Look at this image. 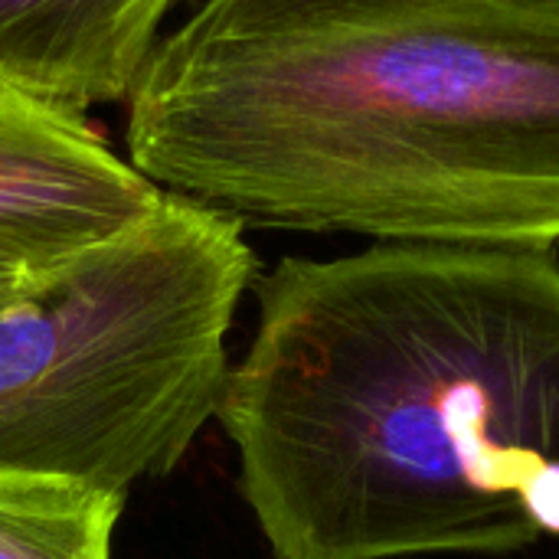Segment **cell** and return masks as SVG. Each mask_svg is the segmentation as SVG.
<instances>
[{
	"instance_id": "cell-1",
	"label": "cell",
	"mask_w": 559,
	"mask_h": 559,
	"mask_svg": "<svg viewBox=\"0 0 559 559\" xmlns=\"http://www.w3.org/2000/svg\"><path fill=\"white\" fill-rule=\"evenodd\" d=\"M252 288L216 419L272 559L559 540L554 249L373 242Z\"/></svg>"
},
{
	"instance_id": "cell-2",
	"label": "cell",
	"mask_w": 559,
	"mask_h": 559,
	"mask_svg": "<svg viewBox=\"0 0 559 559\" xmlns=\"http://www.w3.org/2000/svg\"><path fill=\"white\" fill-rule=\"evenodd\" d=\"M128 164L246 226L559 246V0H200Z\"/></svg>"
},
{
	"instance_id": "cell-3",
	"label": "cell",
	"mask_w": 559,
	"mask_h": 559,
	"mask_svg": "<svg viewBox=\"0 0 559 559\" xmlns=\"http://www.w3.org/2000/svg\"><path fill=\"white\" fill-rule=\"evenodd\" d=\"M183 197L0 311V472L124 495L167 478L216 419L226 334L259 262Z\"/></svg>"
},
{
	"instance_id": "cell-4",
	"label": "cell",
	"mask_w": 559,
	"mask_h": 559,
	"mask_svg": "<svg viewBox=\"0 0 559 559\" xmlns=\"http://www.w3.org/2000/svg\"><path fill=\"white\" fill-rule=\"evenodd\" d=\"M164 200L85 115L52 108L0 75V255L59 272Z\"/></svg>"
},
{
	"instance_id": "cell-5",
	"label": "cell",
	"mask_w": 559,
	"mask_h": 559,
	"mask_svg": "<svg viewBox=\"0 0 559 559\" xmlns=\"http://www.w3.org/2000/svg\"><path fill=\"white\" fill-rule=\"evenodd\" d=\"M180 0H0V75L85 115L128 102Z\"/></svg>"
},
{
	"instance_id": "cell-6",
	"label": "cell",
	"mask_w": 559,
	"mask_h": 559,
	"mask_svg": "<svg viewBox=\"0 0 559 559\" xmlns=\"http://www.w3.org/2000/svg\"><path fill=\"white\" fill-rule=\"evenodd\" d=\"M124 495L0 472V559H111Z\"/></svg>"
},
{
	"instance_id": "cell-7",
	"label": "cell",
	"mask_w": 559,
	"mask_h": 559,
	"mask_svg": "<svg viewBox=\"0 0 559 559\" xmlns=\"http://www.w3.org/2000/svg\"><path fill=\"white\" fill-rule=\"evenodd\" d=\"M62 272V269H59ZM56 272H36V269H29V265H23V262H16V259H7V255H0V311L3 308H10V305H16L20 298H26L29 292H36L43 282H49Z\"/></svg>"
}]
</instances>
